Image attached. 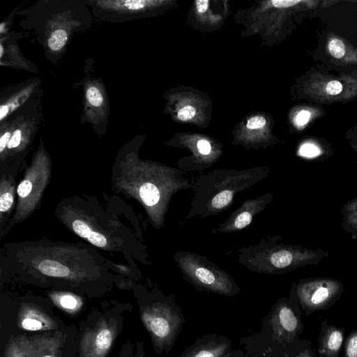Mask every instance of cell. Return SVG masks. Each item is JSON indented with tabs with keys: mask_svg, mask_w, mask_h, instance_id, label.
I'll return each mask as SVG.
<instances>
[{
	"mask_svg": "<svg viewBox=\"0 0 357 357\" xmlns=\"http://www.w3.org/2000/svg\"><path fill=\"white\" fill-rule=\"evenodd\" d=\"M86 96L88 102L93 107H99L102 103V96L95 86H91L87 89Z\"/></svg>",
	"mask_w": 357,
	"mask_h": 357,
	"instance_id": "cell-17",
	"label": "cell"
},
{
	"mask_svg": "<svg viewBox=\"0 0 357 357\" xmlns=\"http://www.w3.org/2000/svg\"><path fill=\"white\" fill-rule=\"evenodd\" d=\"M114 335V326L105 320L100 321L83 336L80 357H105Z\"/></svg>",
	"mask_w": 357,
	"mask_h": 357,
	"instance_id": "cell-7",
	"label": "cell"
},
{
	"mask_svg": "<svg viewBox=\"0 0 357 357\" xmlns=\"http://www.w3.org/2000/svg\"><path fill=\"white\" fill-rule=\"evenodd\" d=\"M299 153L304 157H315L320 153L319 149L312 144H304L300 148Z\"/></svg>",
	"mask_w": 357,
	"mask_h": 357,
	"instance_id": "cell-21",
	"label": "cell"
},
{
	"mask_svg": "<svg viewBox=\"0 0 357 357\" xmlns=\"http://www.w3.org/2000/svg\"><path fill=\"white\" fill-rule=\"evenodd\" d=\"M73 228L75 232L82 238H87L91 231L90 227L84 222L76 220L73 222Z\"/></svg>",
	"mask_w": 357,
	"mask_h": 357,
	"instance_id": "cell-19",
	"label": "cell"
},
{
	"mask_svg": "<svg viewBox=\"0 0 357 357\" xmlns=\"http://www.w3.org/2000/svg\"><path fill=\"white\" fill-rule=\"evenodd\" d=\"M209 1L207 0L196 1L197 9L199 13H203L208 9Z\"/></svg>",
	"mask_w": 357,
	"mask_h": 357,
	"instance_id": "cell-35",
	"label": "cell"
},
{
	"mask_svg": "<svg viewBox=\"0 0 357 357\" xmlns=\"http://www.w3.org/2000/svg\"><path fill=\"white\" fill-rule=\"evenodd\" d=\"M344 357H357V329L351 331L343 346Z\"/></svg>",
	"mask_w": 357,
	"mask_h": 357,
	"instance_id": "cell-15",
	"label": "cell"
},
{
	"mask_svg": "<svg viewBox=\"0 0 357 357\" xmlns=\"http://www.w3.org/2000/svg\"><path fill=\"white\" fill-rule=\"evenodd\" d=\"M272 199L273 195L271 192H266L256 198L245 199L225 221L213 229L211 232L213 234L231 233L245 228L250 225L257 215L265 209Z\"/></svg>",
	"mask_w": 357,
	"mask_h": 357,
	"instance_id": "cell-5",
	"label": "cell"
},
{
	"mask_svg": "<svg viewBox=\"0 0 357 357\" xmlns=\"http://www.w3.org/2000/svg\"><path fill=\"white\" fill-rule=\"evenodd\" d=\"M31 340L25 336L10 340L5 350V357H30Z\"/></svg>",
	"mask_w": 357,
	"mask_h": 357,
	"instance_id": "cell-12",
	"label": "cell"
},
{
	"mask_svg": "<svg viewBox=\"0 0 357 357\" xmlns=\"http://www.w3.org/2000/svg\"><path fill=\"white\" fill-rule=\"evenodd\" d=\"M196 110L191 105H187L179 109L177 114L178 118L181 121H188L195 115Z\"/></svg>",
	"mask_w": 357,
	"mask_h": 357,
	"instance_id": "cell-26",
	"label": "cell"
},
{
	"mask_svg": "<svg viewBox=\"0 0 357 357\" xmlns=\"http://www.w3.org/2000/svg\"><path fill=\"white\" fill-rule=\"evenodd\" d=\"M197 147L200 154L206 159H210V155L212 152V147L206 139H199L197 143Z\"/></svg>",
	"mask_w": 357,
	"mask_h": 357,
	"instance_id": "cell-25",
	"label": "cell"
},
{
	"mask_svg": "<svg viewBox=\"0 0 357 357\" xmlns=\"http://www.w3.org/2000/svg\"><path fill=\"white\" fill-rule=\"evenodd\" d=\"M301 1L299 0H289V1H278V0H273L271 1V3L273 6L276 8H288L292 6H294L298 3H300Z\"/></svg>",
	"mask_w": 357,
	"mask_h": 357,
	"instance_id": "cell-32",
	"label": "cell"
},
{
	"mask_svg": "<svg viewBox=\"0 0 357 357\" xmlns=\"http://www.w3.org/2000/svg\"><path fill=\"white\" fill-rule=\"evenodd\" d=\"M22 131L19 129L15 130L11 137V139L8 144V149H13L17 147L21 141Z\"/></svg>",
	"mask_w": 357,
	"mask_h": 357,
	"instance_id": "cell-30",
	"label": "cell"
},
{
	"mask_svg": "<svg viewBox=\"0 0 357 357\" xmlns=\"http://www.w3.org/2000/svg\"><path fill=\"white\" fill-rule=\"evenodd\" d=\"M93 245L103 248L107 245V238L102 234L91 231L86 238Z\"/></svg>",
	"mask_w": 357,
	"mask_h": 357,
	"instance_id": "cell-23",
	"label": "cell"
},
{
	"mask_svg": "<svg viewBox=\"0 0 357 357\" xmlns=\"http://www.w3.org/2000/svg\"><path fill=\"white\" fill-rule=\"evenodd\" d=\"M298 300L280 299L273 307L269 324L273 340L282 346L286 357L298 354L309 342L301 340L304 325Z\"/></svg>",
	"mask_w": 357,
	"mask_h": 357,
	"instance_id": "cell-3",
	"label": "cell"
},
{
	"mask_svg": "<svg viewBox=\"0 0 357 357\" xmlns=\"http://www.w3.org/2000/svg\"><path fill=\"white\" fill-rule=\"evenodd\" d=\"M231 341L217 334L206 335L188 347L180 357H222L231 352Z\"/></svg>",
	"mask_w": 357,
	"mask_h": 357,
	"instance_id": "cell-8",
	"label": "cell"
},
{
	"mask_svg": "<svg viewBox=\"0 0 357 357\" xmlns=\"http://www.w3.org/2000/svg\"><path fill=\"white\" fill-rule=\"evenodd\" d=\"M326 90L330 95H337L342 91V85L337 80H332L327 84Z\"/></svg>",
	"mask_w": 357,
	"mask_h": 357,
	"instance_id": "cell-29",
	"label": "cell"
},
{
	"mask_svg": "<svg viewBox=\"0 0 357 357\" xmlns=\"http://www.w3.org/2000/svg\"><path fill=\"white\" fill-rule=\"evenodd\" d=\"M60 305L69 310H74L77 307V300L71 295H63L59 298Z\"/></svg>",
	"mask_w": 357,
	"mask_h": 357,
	"instance_id": "cell-20",
	"label": "cell"
},
{
	"mask_svg": "<svg viewBox=\"0 0 357 357\" xmlns=\"http://www.w3.org/2000/svg\"><path fill=\"white\" fill-rule=\"evenodd\" d=\"M310 113L307 110L301 111L296 116V121L299 126L305 125L309 121Z\"/></svg>",
	"mask_w": 357,
	"mask_h": 357,
	"instance_id": "cell-33",
	"label": "cell"
},
{
	"mask_svg": "<svg viewBox=\"0 0 357 357\" xmlns=\"http://www.w3.org/2000/svg\"><path fill=\"white\" fill-rule=\"evenodd\" d=\"M116 3L118 7H123L130 10H137L144 8L146 3L150 1L139 0V1H113Z\"/></svg>",
	"mask_w": 357,
	"mask_h": 357,
	"instance_id": "cell-18",
	"label": "cell"
},
{
	"mask_svg": "<svg viewBox=\"0 0 357 357\" xmlns=\"http://www.w3.org/2000/svg\"><path fill=\"white\" fill-rule=\"evenodd\" d=\"M222 357H234V356H233V354L231 351V352H229V354H226L225 356H224Z\"/></svg>",
	"mask_w": 357,
	"mask_h": 357,
	"instance_id": "cell-36",
	"label": "cell"
},
{
	"mask_svg": "<svg viewBox=\"0 0 357 357\" xmlns=\"http://www.w3.org/2000/svg\"><path fill=\"white\" fill-rule=\"evenodd\" d=\"M141 318L155 348L168 352L182 329L180 307L174 301L157 302L142 310Z\"/></svg>",
	"mask_w": 357,
	"mask_h": 357,
	"instance_id": "cell-4",
	"label": "cell"
},
{
	"mask_svg": "<svg viewBox=\"0 0 357 357\" xmlns=\"http://www.w3.org/2000/svg\"><path fill=\"white\" fill-rule=\"evenodd\" d=\"M266 120L261 116H256L249 119L246 123V127L250 130H256L265 126Z\"/></svg>",
	"mask_w": 357,
	"mask_h": 357,
	"instance_id": "cell-24",
	"label": "cell"
},
{
	"mask_svg": "<svg viewBox=\"0 0 357 357\" xmlns=\"http://www.w3.org/2000/svg\"><path fill=\"white\" fill-rule=\"evenodd\" d=\"M340 296L337 287L328 285L301 286L298 291L300 306L306 316L316 311H326L329 309Z\"/></svg>",
	"mask_w": 357,
	"mask_h": 357,
	"instance_id": "cell-6",
	"label": "cell"
},
{
	"mask_svg": "<svg viewBox=\"0 0 357 357\" xmlns=\"http://www.w3.org/2000/svg\"><path fill=\"white\" fill-rule=\"evenodd\" d=\"M11 134L9 132H5L0 139V152H3L6 146H8L10 139Z\"/></svg>",
	"mask_w": 357,
	"mask_h": 357,
	"instance_id": "cell-34",
	"label": "cell"
},
{
	"mask_svg": "<svg viewBox=\"0 0 357 357\" xmlns=\"http://www.w3.org/2000/svg\"><path fill=\"white\" fill-rule=\"evenodd\" d=\"M32 189V183L29 181H22L17 188V194L20 197H27Z\"/></svg>",
	"mask_w": 357,
	"mask_h": 357,
	"instance_id": "cell-28",
	"label": "cell"
},
{
	"mask_svg": "<svg viewBox=\"0 0 357 357\" xmlns=\"http://www.w3.org/2000/svg\"><path fill=\"white\" fill-rule=\"evenodd\" d=\"M60 340L56 336H41L31 340L30 357H59Z\"/></svg>",
	"mask_w": 357,
	"mask_h": 357,
	"instance_id": "cell-11",
	"label": "cell"
},
{
	"mask_svg": "<svg viewBox=\"0 0 357 357\" xmlns=\"http://www.w3.org/2000/svg\"><path fill=\"white\" fill-rule=\"evenodd\" d=\"M294 357H317L311 347V342L309 341L302 350Z\"/></svg>",
	"mask_w": 357,
	"mask_h": 357,
	"instance_id": "cell-31",
	"label": "cell"
},
{
	"mask_svg": "<svg viewBox=\"0 0 357 357\" xmlns=\"http://www.w3.org/2000/svg\"><path fill=\"white\" fill-rule=\"evenodd\" d=\"M0 47H1V53H0V56L1 57L3 55V46L2 45H0Z\"/></svg>",
	"mask_w": 357,
	"mask_h": 357,
	"instance_id": "cell-37",
	"label": "cell"
},
{
	"mask_svg": "<svg viewBox=\"0 0 357 357\" xmlns=\"http://www.w3.org/2000/svg\"><path fill=\"white\" fill-rule=\"evenodd\" d=\"M20 326L27 331L50 330L56 327L55 322L38 308L26 306L19 314Z\"/></svg>",
	"mask_w": 357,
	"mask_h": 357,
	"instance_id": "cell-10",
	"label": "cell"
},
{
	"mask_svg": "<svg viewBox=\"0 0 357 357\" xmlns=\"http://www.w3.org/2000/svg\"><path fill=\"white\" fill-rule=\"evenodd\" d=\"M174 261L184 279L198 291L234 296L241 289L233 278L206 257L189 251H178Z\"/></svg>",
	"mask_w": 357,
	"mask_h": 357,
	"instance_id": "cell-2",
	"label": "cell"
},
{
	"mask_svg": "<svg viewBox=\"0 0 357 357\" xmlns=\"http://www.w3.org/2000/svg\"><path fill=\"white\" fill-rule=\"evenodd\" d=\"M269 169H216L198 176L192 182L193 196L184 220L216 215L227 210L236 195L268 176Z\"/></svg>",
	"mask_w": 357,
	"mask_h": 357,
	"instance_id": "cell-1",
	"label": "cell"
},
{
	"mask_svg": "<svg viewBox=\"0 0 357 357\" xmlns=\"http://www.w3.org/2000/svg\"><path fill=\"white\" fill-rule=\"evenodd\" d=\"M328 47L331 54L333 57L336 59H341L344 56L345 54V47L342 41L340 39H331Z\"/></svg>",
	"mask_w": 357,
	"mask_h": 357,
	"instance_id": "cell-16",
	"label": "cell"
},
{
	"mask_svg": "<svg viewBox=\"0 0 357 357\" xmlns=\"http://www.w3.org/2000/svg\"><path fill=\"white\" fill-rule=\"evenodd\" d=\"M40 271L47 275L54 277H65L70 273L69 269L60 263L45 259L41 261L38 266Z\"/></svg>",
	"mask_w": 357,
	"mask_h": 357,
	"instance_id": "cell-13",
	"label": "cell"
},
{
	"mask_svg": "<svg viewBox=\"0 0 357 357\" xmlns=\"http://www.w3.org/2000/svg\"><path fill=\"white\" fill-rule=\"evenodd\" d=\"M13 197L9 192L1 195L0 197V211L1 212L7 211L12 206Z\"/></svg>",
	"mask_w": 357,
	"mask_h": 357,
	"instance_id": "cell-27",
	"label": "cell"
},
{
	"mask_svg": "<svg viewBox=\"0 0 357 357\" xmlns=\"http://www.w3.org/2000/svg\"><path fill=\"white\" fill-rule=\"evenodd\" d=\"M345 330L330 324L327 319L321 323L317 339L319 357H339L344 341Z\"/></svg>",
	"mask_w": 357,
	"mask_h": 357,
	"instance_id": "cell-9",
	"label": "cell"
},
{
	"mask_svg": "<svg viewBox=\"0 0 357 357\" xmlns=\"http://www.w3.org/2000/svg\"><path fill=\"white\" fill-rule=\"evenodd\" d=\"M29 93L28 91H24L23 93H20L15 98H14L12 100L8 102L7 104H6L8 109V113L15 109L18 106L22 105L28 98Z\"/></svg>",
	"mask_w": 357,
	"mask_h": 357,
	"instance_id": "cell-22",
	"label": "cell"
},
{
	"mask_svg": "<svg viewBox=\"0 0 357 357\" xmlns=\"http://www.w3.org/2000/svg\"><path fill=\"white\" fill-rule=\"evenodd\" d=\"M68 39L67 32L63 29H56L48 40V46L53 51L63 48Z\"/></svg>",
	"mask_w": 357,
	"mask_h": 357,
	"instance_id": "cell-14",
	"label": "cell"
}]
</instances>
